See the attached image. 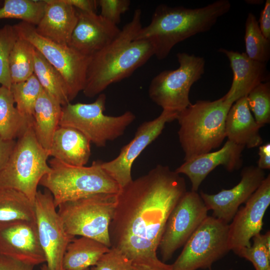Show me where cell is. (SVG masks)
I'll use <instances>...</instances> for the list:
<instances>
[{
	"mask_svg": "<svg viewBox=\"0 0 270 270\" xmlns=\"http://www.w3.org/2000/svg\"><path fill=\"white\" fill-rule=\"evenodd\" d=\"M110 248L91 238H74L68 244L62 260L63 270H85L98 262Z\"/></svg>",
	"mask_w": 270,
	"mask_h": 270,
	"instance_id": "d4e9b609",
	"label": "cell"
},
{
	"mask_svg": "<svg viewBox=\"0 0 270 270\" xmlns=\"http://www.w3.org/2000/svg\"><path fill=\"white\" fill-rule=\"evenodd\" d=\"M244 148V146L228 140L218 150L184 162L174 171L186 176L191 182V190L197 192L202 181L217 166L222 165L228 172L239 169L242 164Z\"/></svg>",
	"mask_w": 270,
	"mask_h": 270,
	"instance_id": "d6986e66",
	"label": "cell"
},
{
	"mask_svg": "<svg viewBox=\"0 0 270 270\" xmlns=\"http://www.w3.org/2000/svg\"><path fill=\"white\" fill-rule=\"evenodd\" d=\"M42 89L34 74L25 80L12 83L10 88L16 108L32 122L36 102Z\"/></svg>",
	"mask_w": 270,
	"mask_h": 270,
	"instance_id": "1f68e13d",
	"label": "cell"
},
{
	"mask_svg": "<svg viewBox=\"0 0 270 270\" xmlns=\"http://www.w3.org/2000/svg\"><path fill=\"white\" fill-rule=\"evenodd\" d=\"M246 2H246L250 4H260L263 2L262 0H247Z\"/></svg>",
	"mask_w": 270,
	"mask_h": 270,
	"instance_id": "ee69618b",
	"label": "cell"
},
{
	"mask_svg": "<svg viewBox=\"0 0 270 270\" xmlns=\"http://www.w3.org/2000/svg\"><path fill=\"white\" fill-rule=\"evenodd\" d=\"M90 144L78 130L59 126L52 137L49 156L69 165L84 166L91 154Z\"/></svg>",
	"mask_w": 270,
	"mask_h": 270,
	"instance_id": "603a6c76",
	"label": "cell"
},
{
	"mask_svg": "<svg viewBox=\"0 0 270 270\" xmlns=\"http://www.w3.org/2000/svg\"><path fill=\"white\" fill-rule=\"evenodd\" d=\"M62 106L44 89L34 106L32 128L39 144L48 153L54 134L59 126Z\"/></svg>",
	"mask_w": 270,
	"mask_h": 270,
	"instance_id": "cb8c5ba5",
	"label": "cell"
},
{
	"mask_svg": "<svg viewBox=\"0 0 270 270\" xmlns=\"http://www.w3.org/2000/svg\"><path fill=\"white\" fill-rule=\"evenodd\" d=\"M142 11L136 9L130 21L108 46L89 57L84 94L93 98L110 84L130 76L154 54L148 40H134L142 27Z\"/></svg>",
	"mask_w": 270,
	"mask_h": 270,
	"instance_id": "7a4b0ae2",
	"label": "cell"
},
{
	"mask_svg": "<svg viewBox=\"0 0 270 270\" xmlns=\"http://www.w3.org/2000/svg\"><path fill=\"white\" fill-rule=\"evenodd\" d=\"M229 251L228 224L208 216L170 264L171 270L210 269L214 262Z\"/></svg>",
	"mask_w": 270,
	"mask_h": 270,
	"instance_id": "8fae6325",
	"label": "cell"
},
{
	"mask_svg": "<svg viewBox=\"0 0 270 270\" xmlns=\"http://www.w3.org/2000/svg\"><path fill=\"white\" fill-rule=\"evenodd\" d=\"M230 8L228 0H216L196 8L160 4L150 23L140 28L134 40H150L154 56L159 60H164L178 43L210 30Z\"/></svg>",
	"mask_w": 270,
	"mask_h": 270,
	"instance_id": "3957f363",
	"label": "cell"
},
{
	"mask_svg": "<svg viewBox=\"0 0 270 270\" xmlns=\"http://www.w3.org/2000/svg\"><path fill=\"white\" fill-rule=\"evenodd\" d=\"M208 211L199 194L192 190L186 192L172 209L165 226L158 246L162 262L170 260L184 245L208 216Z\"/></svg>",
	"mask_w": 270,
	"mask_h": 270,
	"instance_id": "7c38bea8",
	"label": "cell"
},
{
	"mask_svg": "<svg viewBox=\"0 0 270 270\" xmlns=\"http://www.w3.org/2000/svg\"><path fill=\"white\" fill-rule=\"evenodd\" d=\"M34 266L0 254V270H33Z\"/></svg>",
	"mask_w": 270,
	"mask_h": 270,
	"instance_id": "74e56055",
	"label": "cell"
},
{
	"mask_svg": "<svg viewBox=\"0 0 270 270\" xmlns=\"http://www.w3.org/2000/svg\"><path fill=\"white\" fill-rule=\"evenodd\" d=\"M48 156L30 125L18 138L6 166L0 172V188L18 190L34 204L38 185L50 170Z\"/></svg>",
	"mask_w": 270,
	"mask_h": 270,
	"instance_id": "8992f818",
	"label": "cell"
},
{
	"mask_svg": "<svg viewBox=\"0 0 270 270\" xmlns=\"http://www.w3.org/2000/svg\"><path fill=\"white\" fill-rule=\"evenodd\" d=\"M43 16L35 26L41 36L56 44L68 46L78 20L77 10L64 0H44Z\"/></svg>",
	"mask_w": 270,
	"mask_h": 270,
	"instance_id": "44dd1931",
	"label": "cell"
},
{
	"mask_svg": "<svg viewBox=\"0 0 270 270\" xmlns=\"http://www.w3.org/2000/svg\"><path fill=\"white\" fill-rule=\"evenodd\" d=\"M232 104L224 96L214 101L199 100L178 114V133L184 162L222 144L226 138V115Z\"/></svg>",
	"mask_w": 270,
	"mask_h": 270,
	"instance_id": "277c9868",
	"label": "cell"
},
{
	"mask_svg": "<svg viewBox=\"0 0 270 270\" xmlns=\"http://www.w3.org/2000/svg\"><path fill=\"white\" fill-rule=\"evenodd\" d=\"M66 4L71 5L76 10L86 12L96 13L98 6L96 0H64Z\"/></svg>",
	"mask_w": 270,
	"mask_h": 270,
	"instance_id": "60d3db41",
	"label": "cell"
},
{
	"mask_svg": "<svg viewBox=\"0 0 270 270\" xmlns=\"http://www.w3.org/2000/svg\"><path fill=\"white\" fill-rule=\"evenodd\" d=\"M178 113L162 110L154 119L142 122L138 127L132 139L124 146L118 155L102 166L120 188L132 181V164L142 152L162 133L166 123L176 120Z\"/></svg>",
	"mask_w": 270,
	"mask_h": 270,
	"instance_id": "5bb4252c",
	"label": "cell"
},
{
	"mask_svg": "<svg viewBox=\"0 0 270 270\" xmlns=\"http://www.w3.org/2000/svg\"><path fill=\"white\" fill-rule=\"evenodd\" d=\"M45 5L44 0H5L0 8V20L20 19L36 26L43 16Z\"/></svg>",
	"mask_w": 270,
	"mask_h": 270,
	"instance_id": "f546056e",
	"label": "cell"
},
{
	"mask_svg": "<svg viewBox=\"0 0 270 270\" xmlns=\"http://www.w3.org/2000/svg\"><path fill=\"white\" fill-rule=\"evenodd\" d=\"M10 88L0 86V138L8 140L18 138L32 122L24 116L14 106Z\"/></svg>",
	"mask_w": 270,
	"mask_h": 270,
	"instance_id": "484cf974",
	"label": "cell"
},
{
	"mask_svg": "<svg viewBox=\"0 0 270 270\" xmlns=\"http://www.w3.org/2000/svg\"><path fill=\"white\" fill-rule=\"evenodd\" d=\"M132 270H155L148 266L143 264H133Z\"/></svg>",
	"mask_w": 270,
	"mask_h": 270,
	"instance_id": "7bdbcfd3",
	"label": "cell"
},
{
	"mask_svg": "<svg viewBox=\"0 0 270 270\" xmlns=\"http://www.w3.org/2000/svg\"><path fill=\"white\" fill-rule=\"evenodd\" d=\"M116 194H94L60 204L58 212L66 232L74 237L92 238L110 248L109 226Z\"/></svg>",
	"mask_w": 270,
	"mask_h": 270,
	"instance_id": "ba28073f",
	"label": "cell"
},
{
	"mask_svg": "<svg viewBox=\"0 0 270 270\" xmlns=\"http://www.w3.org/2000/svg\"><path fill=\"white\" fill-rule=\"evenodd\" d=\"M18 38L13 26L6 24L0 28V84L8 88L12 84L9 56Z\"/></svg>",
	"mask_w": 270,
	"mask_h": 270,
	"instance_id": "e575fe53",
	"label": "cell"
},
{
	"mask_svg": "<svg viewBox=\"0 0 270 270\" xmlns=\"http://www.w3.org/2000/svg\"><path fill=\"white\" fill-rule=\"evenodd\" d=\"M20 220H36L34 204L18 190L0 188V223Z\"/></svg>",
	"mask_w": 270,
	"mask_h": 270,
	"instance_id": "83f0119b",
	"label": "cell"
},
{
	"mask_svg": "<svg viewBox=\"0 0 270 270\" xmlns=\"http://www.w3.org/2000/svg\"><path fill=\"white\" fill-rule=\"evenodd\" d=\"M132 262L116 248H110L90 270H132Z\"/></svg>",
	"mask_w": 270,
	"mask_h": 270,
	"instance_id": "d590c367",
	"label": "cell"
},
{
	"mask_svg": "<svg viewBox=\"0 0 270 270\" xmlns=\"http://www.w3.org/2000/svg\"><path fill=\"white\" fill-rule=\"evenodd\" d=\"M260 128L250 110L246 96L232 104L225 122L228 140L248 148L260 146L262 143Z\"/></svg>",
	"mask_w": 270,
	"mask_h": 270,
	"instance_id": "7402d4cb",
	"label": "cell"
},
{
	"mask_svg": "<svg viewBox=\"0 0 270 270\" xmlns=\"http://www.w3.org/2000/svg\"><path fill=\"white\" fill-rule=\"evenodd\" d=\"M34 50L30 42L18 37L9 56L12 84L25 80L34 74Z\"/></svg>",
	"mask_w": 270,
	"mask_h": 270,
	"instance_id": "f1b7e54d",
	"label": "cell"
},
{
	"mask_svg": "<svg viewBox=\"0 0 270 270\" xmlns=\"http://www.w3.org/2000/svg\"><path fill=\"white\" fill-rule=\"evenodd\" d=\"M245 203L228 224L229 248L236 254L250 247V240L262 230L263 218L270 204V174Z\"/></svg>",
	"mask_w": 270,
	"mask_h": 270,
	"instance_id": "9a60e30c",
	"label": "cell"
},
{
	"mask_svg": "<svg viewBox=\"0 0 270 270\" xmlns=\"http://www.w3.org/2000/svg\"><path fill=\"white\" fill-rule=\"evenodd\" d=\"M179 66L164 70L151 80L148 88L150 98L162 110L178 114L190 104V90L204 73L206 61L203 57L178 52Z\"/></svg>",
	"mask_w": 270,
	"mask_h": 270,
	"instance_id": "9c48e42d",
	"label": "cell"
},
{
	"mask_svg": "<svg viewBox=\"0 0 270 270\" xmlns=\"http://www.w3.org/2000/svg\"><path fill=\"white\" fill-rule=\"evenodd\" d=\"M40 270H49V269L46 264H42L40 268Z\"/></svg>",
	"mask_w": 270,
	"mask_h": 270,
	"instance_id": "f6af8a7d",
	"label": "cell"
},
{
	"mask_svg": "<svg viewBox=\"0 0 270 270\" xmlns=\"http://www.w3.org/2000/svg\"><path fill=\"white\" fill-rule=\"evenodd\" d=\"M16 144L15 140H8L0 138V172L6 166Z\"/></svg>",
	"mask_w": 270,
	"mask_h": 270,
	"instance_id": "f35d334b",
	"label": "cell"
},
{
	"mask_svg": "<svg viewBox=\"0 0 270 270\" xmlns=\"http://www.w3.org/2000/svg\"><path fill=\"white\" fill-rule=\"evenodd\" d=\"M186 191L184 178L162 164L121 188L109 226L111 248L132 264L171 270L156 252L170 214Z\"/></svg>",
	"mask_w": 270,
	"mask_h": 270,
	"instance_id": "6da1fadb",
	"label": "cell"
},
{
	"mask_svg": "<svg viewBox=\"0 0 270 270\" xmlns=\"http://www.w3.org/2000/svg\"><path fill=\"white\" fill-rule=\"evenodd\" d=\"M218 51L228 59L233 73V79L228 92L224 96L233 104L262 82L269 81L270 74L266 64L250 58L244 52L220 48Z\"/></svg>",
	"mask_w": 270,
	"mask_h": 270,
	"instance_id": "ffe728a7",
	"label": "cell"
},
{
	"mask_svg": "<svg viewBox=\"0 0 270 270\" xmlns=\"http://www.w3.org/2000/svg\"><path fill=\"white\" fill-rule=\"evenodd\" d=\"M238 184L228 190H222L216 194L200 192V194L212 216L229 224L240 206L246 202L265 178L264 170L257 166L244 167L241 172Z\"/></svg>",
	"mask_w": 270,
	"mask_h": 270,
	"instance_id": "e0dca14e",
	"label": "cell"
},
{
	"mask_svg": "<svg viewBox=\"0 0 270 270\" xmlns=\"http://www.w3.org/2000/svg\"><path fill=\"white\" fill-rule=\"evenodd\" d=\"M245 52L252 60L266 64L270 58V40L262 34L255 16L248 13L245 24Z\"/></svg>",
	"mask_w": 270,
	"mask_h": 270,
	"instance_id": "4dcf8cb0",
	"label": "cell"
},
{
	"mask_svg": "<svg viewBox=\"0 0 270 270\" xmlns=\"http://www.w3.org/2000/svg\"><path fill=\"white\" fill-rule=\"evenodd\" d=\"M106 94L102 93L92 103L70 102L62 106L59 126L74 128L96 146H105L108 142L122 136L136 119L130 111L118 116L106 115Z\"/></svg>",
	"mask_w": 270,
	"mask_h": 270,
	"instance_id": "52a82bcc",
	"label": "cell"
},
{
	"mask_svg": "<svg viewBox=\"0 0 270 270\" xmlns=\"http://www.w3.org/2000/svg\"><path fill=\"white\" fill-rule=\"evenodd\" d=\"M253 244L236 253L250 262L256 270H270V232L260 234L252 238Z\"/></svg>",
	"mask_w": 270,
	"mask_h": 270,
	"instance_id": "d6a6232c",
	"label": "cell"
},
{
	"mask_svg": "<svg viewBox=\"0 0 270 270\" xmlns=\"http://www.w3.org/2000/svg\"><path fill=\"white\" fill-rule=\"evenodd\" d=\"M260 28L264 36L270 40V0H266L260 12L259 22Z\"/></svg>",
	"mask_w": 270,
	"mask_h": 270,
	"instance_id": "ab89813d",
	"label": "cell"
},
{
	"mask_svg": "<svg viewBox=\"0 0 270 270\" xmlns=\"http://www.w3.org/2000/svg\"><path fill=\"white\" fill-rule=\"evenodd\" d=\"M85 270H90V268H88L86 269Z\"/></svg>",
	"mask_w": 270,
	"mask_h": 270,
	"instance_id": "bcb514c9",
	"label": "cell"
},
{
	"mask_svg": "<svg viewBox=\"0 0 270 270\" xmlns=\"http://www.w3.org/2000/svg\"><path fill=\"white\" fill-rule=\"evenodd\" d=\"M259 159L258 167L261 170H270V144L266 143L259 146Z\"/></svg>",
	"mask_w": 270,
	"mask_h": 270,
	"instance_id": "b9f144b4",
	"label": "cell"
},
{
	"mask_svg": "<svg viewBox=\"0 0 270 270\" xmlns=\"http://www.w3.org/2000/svg\"><path fill=\"white\" fill-rule=\"evenodd\" d=\"M208 270H212L210 268V269H209ZM232 270V269H230V270Z\"/></svg>",
	"mask_w": 270,
	"mask_h": 270,
	"instance_id": "7dc6e473",
	"label": "cell"
},
{
	"mask_svg": "<svg viewBox=\"0 0 270 270\" xmlns=\"http://www.w3.org/2000/svg\"><path fill=\"white\" fill-rule=\"evenodd\" d=\"M250 110L260 128L270 122V82H262L246 96Z\"/></svg>",
	"mask_w": 270,
	"mask_h": 270,
	"instance_id": "836d02e7",
	"label": "cell"
},
{
	"mask_svg": "<svg viewBox=\"0 0 270 270\" xmlns=\"http://www.w3.org/2000/svg\"><path fill=\"white\" fill-rule=\"evenodd\" d=\"M0 254L34 266L46 262L36 220L0 223Z\"/></svg>",
	"mask_w": 270,
	"mask_h": 270,
	"instance_id": "2e32d148",
	"label": "cell"
},
{
	"mask_svg": "<svg viewBox=\"0 0 270 270\" xmlns=\"http://www.w3.org/2000/svg\"><path fill=\"white\" fill-rule=\"evenodd\" d=\"M34 74L43 89L54 97L62 106L70 102L68 86L64 77L36 48Z\"/></svg>",
	"mask_w": 270,
	"mask_h": 270,
	"instance_id": "4316f807",
	"label": "cell"
},
{
	"mask_svg": "<svg viewBox=\"0 0 270 270\" xmlns=\"http://www.w3.org/2000/svg\"><path fill=\"white\" fill-rule=\"evenodd\" d=\"M13 26L18 38L30 42L60 73L68 86L70 101L74 100L84 88L89 57L40 36L34 25L21 22Z\"/></svg>",
	"mask_w": 270,
	"mask_h": 270,
	"instance_id": "30bf717a",
	"label": "cell"
},
{
	"mask_svg": "<svg viewBox=\"0 0 270 270\" xmlns=\"http://www.w3.org/2000/svg\"><path fill=\"white\" fill-rule=\"evenodd\" d=\"M50 172L39 184L52 194L55 206L98 194H116L120 188L104 170L102 161H94L91 166H74L54 158L48 162Z\"/></svg>",
	"mask_w": 270,
	"mask_h": 270,
	"instance_id": "5b68a950",
	"label": "cell"
},
{
	"mask_svg": "<svg viewBox=\"0 0 270 270\" xmlns=\"http://www.w3.org/2000/svg\"><path fill=\"white\" fill-rule=\"evenodd\" d=\"M98 6L100 8V14L103 18L116 25L120 22L121 16L129 8V0H98Z\"/></svg>",
	"mask_w": 270,
	"mask_h": 270,
	"instance_id": "8d00e7d4",
	"label": "cell"
},
{
	"mask_svg": "<svg viewBox=\"0 0 270 270\" xmlns=\"http://www.w3.org/2000/svg\"><path fill=\"white\" fill-rule=\"evenodd\" d=\"M77 10L78 20L68 46L90 57L111 42L120 32L116 25L100 14Z\"/></svg>",
	"mask_w": 270,
	"mask_h": 270,
	"instance_id": "ac0fdd59",
	"label": "cell"
},
{
	"mask_svg": "<svg viewBox=\"0 0 270 270\" xmlns=\"http://www.w3.org/2000/svg\"><path fill=\"white\" fill-rule=\"evenodd\" d=\"M34 208L39 241L44 254L46 264L49 270H63L64 254L74 237L66 232L52 194L48 190H38Z\"/></svg>",
	"mask_w": 270,
	"mask_h": 270,
	"instance_id": "4fadbf2b",
	"label": "cell"
}]
</instances>
